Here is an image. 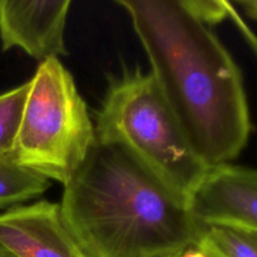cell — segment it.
<instances>
[{
	"label": "cell",
	"instance_id": "cell-8",
	"mask_svg": "<svg viewBox=\"0 0 257 257\" xmlns=\"http://www.w3.org/2000/svg\"><path fill=\"white\" fill-rule=\"evenodd\" d=\"M49 187V180L15 162L12 153L0 156V210L34 200Z\"/></svg>",
	"mask_w": 257,
	"mask_h": 257
},
{
	"label": "cell",
	"instance_id": "cell-14",
	"mask_svg": "<svg viewBox=\"0 0 257 257\" xmlns=\"http://www.w3.org/2000/svg\"><path fill=\"white\" fill-rule=\"evenodd\" d=\"M0 257H14V256H13L9 251H7L4 247L0 246Z\"/></svg>",
	"mask_w": 257,
	"mask_h": 257
},
{
	"label": "cell",
	"instance_id": "cell-10",
	"mask_svg": "<svg viewBox=\"0 0 257 257\" xmlns=\"http://www.w3.org/2000/svg\"><path fill=\"white\" fill-rule=\"evenodd\" d=\"M28 90L29 80L0 94V156L14 150Z\"/></svg>",
	"mask_w": 257,
	"mask_h": 257
},
{
	"label": "cell",
	"instance_id": "cell-1",
	"mask_svg": "<svg viewBox=\"0 0 257 257\" xmlns=\"http://www.w3.org/2000/svg\"><path fill=\"white\" fill-rule=\"evenodd\" d=\"M130 14L166 103L208 168L241 155L252 123L242 73L181 0H117Z\"/></svg>",
	"mask_w": 257,
	"mask_h": 257
},
{
	"label": "cell",
	"instance_id": "cell-3",
	"mask_svg": "<svg viewBox=\"0 0 257 257\" xmlns=\"http://www.w3.org/2000/svg\"><path fill=\"white\" fill-rule=\"evenodd\" d=\"M94 128L98 141L125 148L187 205L210 170L188 143L153 75L140 68L110 80Z\"/></svg>",
	"mask_w": 257,
	"mask_h": 257
},
{
	"label": "cell",
	"instance_id": "cell-12",
	"mask_svg": "<svg viewBox=\"0 0 257 257\" xmlns=\"http://www.w3.org/2000/svg\"><path fill=\"white\" fill-rule=\"evenodd\" d=\"M181 257H216L212 252L205 248L203 246H201L200 243L192 246L188 250H186L185 252L181 255Z\"/></svg>",
	"mask_w": 257,
	"mask_h": 257
},
{
	"label": "cell",
	"instance_id": "cell-2",
	"mask_svg": "<svg viewBox=\"0 0 257 257\" xmlns=\"http://www.w3.org/2000/svg\"><path fill=\"white\" fill-rule=\"evenodd\" d=\"M59 205L89 257L181 256L202 233L187 203L117 143L95 140Z\"/></svg>",
	"mask_w": 257,
	"mask_h": 257
},
{
	"label": "cell",
	"instance_id": "cell-13",
	"mask_svg": "<svg viewBox=\"0 0 257 257\" xmlns=\"http://www.w3.org/2000/svg\"><path fill=\"white\" fill-rule=\"evenodd\" d=\"M238 4L243 8L248 17L257 20V0H246V2H240Z\"/></svg>",
	"mask_w": 257,
	"mask_h": 257
},
{
	"label": "cell",
	"instance_id": "cell-7",
	"mask_svg": "<svg viewBox=\"0 0 257 257\" xmlns=\"http://www.w3.org/2000/svg\"><path fill=\"white\" fill-rule=\"evenodd\" d=\"M70 0H0L3 50L19 48L39 63L68 55L65 27Z\"/></svg>",
	"mask_w": 257,
	"mask_h": 257
},
{
	"label": "cell",
	"instance_id": "cell-11",
	"mask_svg": "<svg viewBox=\"0 0 257 257\" xmlns=\"http://www.w3.org/2000/svg\"><path fill=\"white\" fill-rule=\"evenodd\" d=\"M186 9L203 24L211 25L222 22L232 14L231 5L226 2L216 0H181Z\"/></svg>",
	"mask_w": 257,
	"mask_h": 257
},
{
	"label": "cell",
	"instance_id": "cell-9",
	"mask_svg": "<svg viewBox=\"0 0 257 257\" xmlns=\"http://www.w3.org/2000/svg\"><path fill=\"white\" fill-rule=\"evenodd\" d=\"M201 246L216 257H257V232L227 227L202 226Z\"/></svg>",
	"mask_w": 257,
	"mask_h": 257
},
{
	"label": "cell",
	"instance_id": "cell-6",
	"mask_svg": "<svg viewBox=\"0 0 257 257\" xmlns=\"http://www.w3.org/2000/svg\"><path fill=\"white\" fill-rule=\"evenodd\" d=\"M0 246L14 257H89L65 225L59 203L45 200L0 213Z\"/></svg>",
	"mask_w": 257,
	"mask_h": 257
},
{
	"label": "cell",
	"instance_id": "cell-4",
	"mask_svg": "<svg viewBox=\"0 0 257 257\" xmlns=\"http://www.w3.org/2000/svg\"><path fill=\"white\" fill-rule=\"evenodd\" d=\"M95 128L69 70L58 58L29 79L12 156L23 167L67 185L95 143Z\"/></svg>",
	"mask_w": 257,
	"mask_h": 257
},
{
	"label": "cell",
	"instance_id": "cell-15",
	"mask_svg": "<svg viewBox=\"0 0 257 257\" xmlns=\"http://www.w3.org/2000/svg\"><path fill=\"white\" fill-rule=\"evenodd\" d=\"M176 257H181V256H176Z\"/></svg>",
	"mask_w": 257,
	"mask_h": 257
},
{
	"label": "cell",
	"instance_id": "cell-5",
	"mask_svg": "<svg viewBox=\"0 0 257 257\" xmlns=\"http://www.w3.org/2000/svg\"><path fill=\"white\" fill-rule=\"evenodd\" d=\"M188 208L201 226L257 232V168L232 163L210 168Z\"/></svg>",
	"mask_w": 257,
	"mask_h": 257
}]
</instances>
